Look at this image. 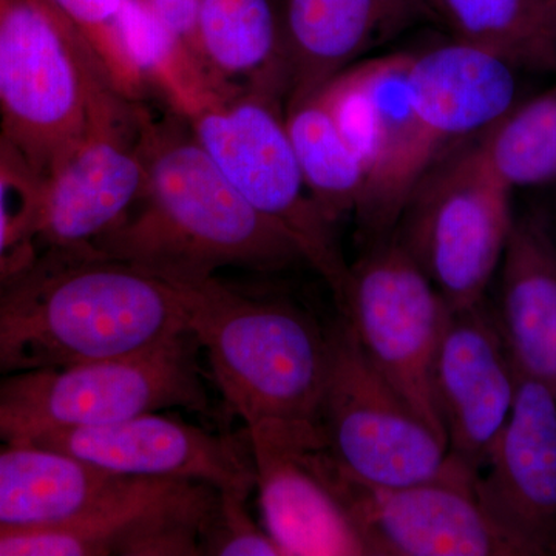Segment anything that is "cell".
<instances>
[{
	"instance_id": "cell-1",
	"label": "cell",
	"mask_w": 556,
	"mask_h": 556,
	"mask_svg": "<svg viewBox=\"0 0 556 556\" xmlns=\"http://www.w3.org/2000/svg\"><path fill=\"white\" fill-rule=\"evenodd\" d=\"M185 331L175 281L93 248L40 251L0 285V379L138 353Z\"/></svg>"
},
{
	"instance_id": "cell-2",
	"label": "cell",
	"mask_w": 556,
	"mask_h": 556,
	"mask_svg": "<svg viewBox=\"0 0 556 556\" xmlns=\"http://www.w3.org/2000/svg\"><path fill=\"white\" fill-rule=\"evenodd\" d=\"M142 124L144 195L94 251L174 281L217 270H280L305 262L294 240L255 211L178 113Z\"/></svg>"
},
{
	"instance_id": "cell-3",
	"label": "cell",
	"mask_w": 556,
	"mask_h": 556,
	"mask_svg": "<svg viewBox=\"0 0 556 556\" xmlns=\"http://www.w3.org/2000/svg\"><path fill=\"white\" fill-rule=\"evenodd\" d=\"M175 283L219 393L247 428L318 424L329 329L294 303L249 295L217 277Z\"/></svg>"
},
{
	"instance_id": "cell-4",
	"label": "cell",
	"mask_w": 556,
	"mask_h": 556,
	"mask_svg": "<svg viewBox=\"0 0 556 556\" xmlns=\"http://www.w3.org/2000/svg\"><path fill=\"white\" fill-rule=\"evenodd\" d=\"M121 97L97 51L47 0H0V137L40 179Z\"/></svg>"
},
{
	"instance_id": "cell-5",
	"label": "cell",
	"mask_w": 556,
	"mask_h": 556,
	"mask_svg": "<svg viewBox=\"0 0 556 556\" xmlns=\"http://www.w3.org/2000/svg\"><path fill=\"white\" fill-rule=\"evenodd\" d=\"M200 346L185 331L138 353L0 379V441L109 426L144 413L207 412Z\"/></svg>"
},
{
	"instance_id": "cell-6",
	"label": "cell",
	"mask_w": 556,
	"mask_h": 556,
	"mask_svg": "<svg viewBox=\"0 0 556 556\" xmlns=\"http://www.w3.org/2000/svg\"><path fill=\"white\" fill-rule=\"evenodd\" d=\"M189 123L240 195L288 233L305 263L327 281L336 300L342 295L346 265L328 222L314 203L300 170L278 94L239 89L212 98Z\"/></svg>"
},
{
	"instance_id": "cell-7",
	"label": "cell",
	"mask_w": 556,
	"mask_h": 556,
	"mask_svg": "<svg viewBox=\"0 0 556 556\" xmlns=\"http://www.w3.org/2000/svg\"><path fill=\"white\" fill-rule=\"evenodd\" d=\"M511 189L473 149L430 169L399 219L394 239L450 309L484 302L515 215Z\"/></svg>"
},
{
	"instance_id": "cell-8",
	"label": "cell",
	"mask_w": 556,
	"mask_h": 556,
	"mask_svg": "<svg viewBox=\"0 0 556 556\" xmlns=\"http://www.w3.org/2000/svg\"><path fill=\"white\" fill-rule=\"evenodd\" d=\"M329 340L318 427L340 466L378 486L439 477L448 466L447 442L372 367L345 317L329 328Z\"/></svg>"
},
{
	"instance_id": "cell-9",
	"label": "cell",
	"mask_w": 556,
	"mask_h": 556,
	"mask_svg": "<svg viewBox=\"0 0 556 556\" xmlns=\"http://www.w3.org/2000/svg\"><path fill=\"white\" fill-rule=\"evenodd\" d=\"M365 356L416 415L447 442L433 394V368L450 309L396 239L350 266L338 302Z\"/></svg>"
},
{
	"instance_id": "cell-10",
	"label": "cell",
	"mask_w": 556,
	"mask_h": 556,
	"mask_svg": "<svg viewBox=\"0 0 556 556\" xmlns=\"http://www.w3.org/2000/svg\"><path fill=\"white\" fill-rule=\"evenodd\" d=\"M408 53L351 65L320 87L328 108L365 172L356 215L369 236L397 228L441 148L413 104Z\"/></svg>"
},
{
	"instance_id": "cell-11",
	"label": "cell",
	"mask_w": 556,
	"mask_h": 556,
	"mask_svg": "<svg viewBox=\"0 0 556 556\" xmlns=\"http://www.w3.org/2000/svg\"><path fill=\"white\" fill-rule=\"evenodd\" d=\"M263 527L281 556H365L357 478L331 455L318 424L247 428Z\"/></svg>"
},
{
	"instance_id": "cell-12",
	"label": "cell",
	"mask_w": 556,
	"mask_h": 556,
	"mask_svg": "<svg viewBox=\"0 0 556 556\" xmlns=\"http://www.w3.org/2000/svg\"><path fill=\"white\" fill-rule=\"evenodd\" d=\"M144 116L137 101H113L40 179L39 252L93 248L138 206L148 181Z\"/></svg>"
},
{
	"instance_id": "cell-13",
	"label": "cell",
	"mask_w": 556,
	"mask_h": 556,
	"mask_svg": "<svg viewBox=\"0 0 556 556\" xmlns=\"http://www.w3.org/2000/svg\"><path fill=\"white\" fill-rule=\"evenodd\" d=\"M473 471L448 456L437 478L401 486L358 481L356 518L372 556H525L490 517Z\"/></svg>"
},
{
	"instance_id": "cell-14",
	"label": "cell",
	"mask_w": 556,
	"mask_h": 556,
	"mask_svg": "<svg viewBox=\"0 0 556 556\" xmlns=\"http://www.w3.org/2000/svg\"><path fill=\"white\" fill-rule=\"evenodd\" d=\"M24 442L67 453L118 477L200 482L218 492L255 489L251 455L232 439L161 412Z\"/></svg>"
},
{
	"instance_id": "cell-15",
	"label": "cell",
	"mask_w": 556,
	"mask_h": 556,
	"mask_svg": "<svg viewBox=\"0 0 556 556\" xmlns=\"http://www.w3.org/2000/svg\"><path fill=\"white\" fill-rule=\"evenodd\" d=\"M517 369L484 302L450 311L433 368V394L448 456L478 475L506 426Z\"/></svg>"
},
{
	"instance_id": "cell-16",
	"label": "cell",
	"mask_w": 556,
	"mask_h": 556,
	"mask_svg": "<svg viewBox=\"0 0 556 556\" xmlns=\"http://www.w3.org/2000/svg\"><path fill=\"white\" fill-rule=\"evenodd\" d=\"M477 492L525 556H556V396L518 369L514 407Z\"/></svg>"
},
{
	"instance_id": "cell-17",
	"label": "cell",
	"mask_w": 556,
	"mask_h": 556,
	"mask_svg": "<svg viewBox=\"0 0 556 556\" xmlns=\"http://www.w3.org/2000/svg\"><path fill=\"white\" fill-rule=\"evenodd\" d=\"M426 10H433L430 0H281L288 102L324 87Z\"/></svg>"
},
{
	"instance_id": "cell-18",
	"label": "cell",
	"mask_w": 556,
	"mask_h": 556,
	"mask_svg": "<svg viewBox=\"0 0 556 556\" xmlns=\"http://www.w3.org/2000/svg\"><path fill=\"white\" fill-rule=\"evenodd\" d=\"M514 68L506 58L459 39L408 53L409 94L439 148L482 134L514 108Z\"/></svg>"
},
{
	"instance_id": "cell-19",
	"label": "cell",
	"mask_w": 556,
	"mask_h": 556,
	"mask_svg": "<svg viewBox=\"0 0 556 556\" xmlns=\"http://www.w3.org/2000/svg\"><path fill=\"white\" fill-rule=\"evenodd\" d=\"M500 266L493 313L511 362L556 396V239L548 218L515 217Z\"/></svg>"
},
{
	"instance_id": "cell-20",
	"label": "cell",
	"mask_w": 556,
	"mask_h": 556,
	"mask_svg": "<svg viewBox=\"0 0 556 556\" xmlns=\"http://www.w3.org/2000/svg\"><path fill=\"white\" fill-rule=\"evenodd\" d=\"M119 478L58 450L0 441V527L64 525L97 506Z\"/></svg>"
},
{
	"instance_id": "cell-21",
	"label": "cell",
	"mask_w": 556,
	"mask_h": 556,
	"mask_svg": "<svg viewBox=\"0 0 556 556\" xmlns=\"http://www.w3.org/2000/svg\"><path fill=\"white\" fill-rule=\"evenodd\" d=\"M197 49L201 64L223 89L287 93L273 0H201Z\"/></svg>"
},
{
	"instance_id": "cell-22",
	"label": "cell",
	"mask_w": 556,
	"mask_h": 556,
	"mask_svg": "<svg viewBox=\"0 0 556 556\" xmlns=\"http://www.w3.org/2000/svg\"><path fill=\"white\" fill-rule=\"evenodd\" d=\"M285 124L306 188L324 217L336 225L356 214L365 190L364 166L320 89L288 102Z\"/></svg>"
},
{
	"instance_id": "cell-23",
	"label": "cell",
	"mask_w": 556,
	"mask_h": 556,
	"mask_svg": "<svg viewBox=\"0 0 556 556\" xmlns=\"http://www.w3.org/2000/svg\"><path fill=\"white\" fill-rule=\"evenodd\" d=\"M455 33L514 65L556 70V42L547 30L548 0H430Z\"/></svg>"
},
{
	"instance_id": "cell-24",
	"label": "cell",
	"mask_w": 556,
	"mask_h": 556,
	"mask_svg": "<svg viewBox=\"0 0 556 556\" xmlns=\"http://www.w3.org/2000/svg\"><path fill=\"white\" fill-rule=\"evenodd\" d=\"M471 146L504 185H556V86L514 104Z\"/></svg>"
},
{
	"instance_id": "cell-25",
	"label": "cell",
	"mask_w": 556,
	"mask_h": 556,
	"mask_svg": "<svg viewBox=\"0 0 556 556\" xmlns=\"http://www.w3.org/2000/svg\"><path fill=\"white\" fill-rule=\"evenodd\" d=\"M39 195L40 178L21 153L0 137V285L39 254Z\"/></svg>"
},
{
	"instance_id": "cell-26",
	"label": "cell",
	"mask_w": 556,
	"mask_h": 556,
	"mask_svg": "<svg viewBox=\"0 0 556 556\" xmlns=\"http://www.w3.org/2000/svg\"><path fill=\"white\" fill-rule=\"evenodd\" d=\"M97 51L118 89L137 101L146 87L131 70L119 39V17L126 0H47Z\"/></svg>"
},
{
	"instance_id": "cell-27",
	"label": "cell",
	"mask_w": 556,
	"mask_h": 556,
	"mask_svg": "<svg viewBox=\"0 0 556 556\" xmlns=\"http://www.w3.org/2000/svg\"><path fill=\"white\" fill-rule=\"evenodd\" d=\"M244 490L218 492L215 506L201 532V555L211 556H281L280 548L265 527L248 510Z\"/></svg>"
},
{
	"instance_id": "cell-28",
	"label": "cell",
	"mask_w": 556,
	"mask_h": 556,
	"mask_svg": "<svg viewBox=\"0 0 556 556\" xmlns=\"http://www.w3.org/2000/svg\"><path fill=\"white\" fill-rule=\"evenodd\" d=\"M142 2L182 40L190 53L200 61L199 49H197V22H199L201 0H142Z\"/></svg>"
},
{
	"instance_id": "cell-29",
	"label": "cell",
	"mask_w": 556,
	"mask_h": 556,
	"mask_svg": "<svg viewBox=\"0 0 556 556\" xmlns=\"http://www.w3.org/2000/svg\"><path fill=\"white\" fill-rule=\"evenodd\" d=\"M547 30L556 42V0L548 3L547 10Z\"/></svg>"
},
{
	"instance_id": "cell-30",
	"label": "cell",
	"mask_w": 556,
	"mask_h": 556,
	"mask_svg": "<svg viewBox=\"0 0 556 556\" xmlns=\"http://www.w3.org/2000/svg\"><path fill=\"white\" fill-rule=\"evenodd\" d=\"M548 223H551L552 232H554V236L556 239V200H555L554 217L548 219Z\"/></svg>"
},
{
	"instance_id": "cell-31",
	"label": "cell",
	"mask_w": 556,
	"mask_h": 556,
	"mask_svg": "<svg viewBox=\"0 0 556 556\" xmlns=\"http://www.w3.org/2000/svg\"><path fill=\"white\" fill-rule=\"evenodd\" d=\"M548 2H554V0H548Z\"/></svg>"
}]
</instances>
